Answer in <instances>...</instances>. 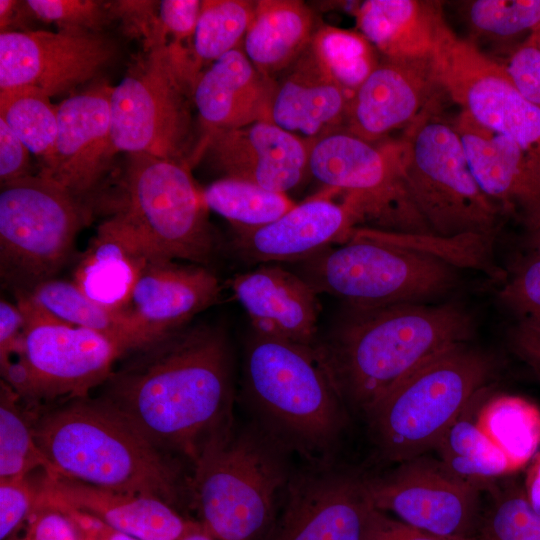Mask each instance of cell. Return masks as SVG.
I'll use <instances>...</instances> for the list:
<instances>
[{"mask_svg": "<svg viewBox=\"0 0 540 540\" xmlns=\"http://www.w3.org/2000/svg\"><path fill=\"white\" fill-rule=\"evenodd\" d=\"M126 356L99 399L162 452L194 460L233 422L230 354L220 329L183 327Z\"/></svg>", "mask_w": 540, "mask_h": 540, "instance_id": "obj_1", "label": "cell"}, {"mask_svg": "<svg viewBox=\"0 0 540 540\" xmlns=\"http://www.w3.org/2000/svg\"><path fill=\"white\" fill-rule=\"evenodd\" d=\"M477 323L462 303H402L351 308L318 348L345 405L367 415L430 357L471 342Z\"/></svg>", "mask_w": 540, "mask_h": 540, "instance_id": "obj_2", "label": "cell"}, {"mask_svg": "<svg viewBox=\"0 0 540 540\" xmlns=\"http://www.w3.org/2000/svg\"><path fill=\"white\" fill-rule=\"evenodd\" d=\"M33 431L57 475L170 505L180 495L177 467L100 399L77 398L44 415Z\"/></svg>", "mask_w": 540, "mask_h": 540, "instance_id": "obj_3", "label": "cell"}, {"mask_svg": "<svg viewBox=\"0 0 540 540\" xmlns=\"http://www.w3.org/2000/svg\"><path fill=\"white\" fill-rule=\"evenodd\" d=\"M286 449L267 431L237 430L233 422L211 436L189 482L202 528L218 540L264 536L292 476Z\"/></svg>", "mask_w": 540, "mask_h": 540, "instance_id": "obj_4", "label": "cell"}, {"mask_svg": "<svg viewBox=\"0 0 540 540\" xmlns=\"http://www.w3.org/2000/svg\"><path fill=\"white\" fill-rule=\"evenodd\" d=\"M500 368L494 353L471 342L454 344L423 362L365 416L381 456L400 463L434 449Z\"/></svg>", "mask_w": 540, "mask_h": 540, "instance_id": "obj_5", "label": "cell"}, {"mask_svg": "<svg viewBox=\"0 0 540 540\" xmlns=\"http://www.w3.org/2000/svg\"><path fill=\"white\" fill-rule=\"evenodd\" d=\"M245 377L266 431L286 448L322 454L333 447L345 404L317 347L255 333Z\"/></svg>", "mask_w": 540, "mask_h": 540, "instance_id": "obj_6", "label": "cell"}, {"mask_svg": "<svg viewBox=\"0 0 540 540\" xmlns=\"http://www.w3.org/2000/svg\"><path fill=\"white\" fill-rule=\"evenodd\" d=\"M304 278L351 308L435 303L460 284L459 269L391 241L385 230L356 227L348 239L307 259Z\"/></svg>", "mask_w": 540, "mask_h": 540, "instance_id": "obj_7", "label": "cell"}, {"mask_svg": "<svg viewBox=\"0 0 540 540\" xmlns=\"http://www.w3.org/2000/svg\"><path fill=\"white\" fill-rule=\"evenodd\" d=\"M114 214L152 258L208 263L216 248L202 190L187 163L128 154Z\"/></svg>", "mask_w": 540, "mask_h": 540, "instance_id": "obj_8", "label": "cell"}, {"mask_svg": "<svg viewBox=\"0 0 540 540\" xmlns=\"http://www.w3.org/2000/svg\"><path fill=\"white\" fill-rule=\"evenodd\" d=\"M197 76L181 44L145 52L112 89L111 134L116 153L148 154L189 164L190 100Z\"/></svg>", "mask_w": 540, "mask_h": 540, "instance_id": "obj_9", "label": "cell"}, {"mask_svg": "<svg viewBox=\"0 0 540 540\" xmlns=\"http://www.w3.org/2000/svg\"><path fill=\"white\" fill-rule=\"evenodd\" d=\"M437 111L429 108L401 137L411 197L433 234L496 236L504 214L477 183L454 124Z\"/></svg>", "mask_w": 540, "mask_h": 540, "instance_id": "obj_10", "label": "cell"}, {"mask_svg": "<svg viewBox=\"0 0 540 540\" xmlns=\"http://www.w3.org/2000/svg\"><path fill=\"white\" fill-rule=\"evenodd\" d=\"M308 172L343 195L356 227L403 233H432L409 192L404 143L368 142L345 129L310 143Z\"/></svg>", "mask_w": 540, "mask_h": 540, "instance_id": "obj_11", "label": "cell"}, {"mask_svg": "<svg viewBox=\"0 0 540 540\" xmlns=\"http://www.w3.org/2000/svg\"><path fill=\"white\" fill-rule=\"evenodd\" d=\"M85 221L80 200L40 174L1 185L0 272L16 295L55 278Z\"/></svg>", "mask_w": 540, "mask_h": 540, "instance_id": "obj_12", "label": "cell"}, {"mask_svg": "<svg viewBox=\"0 0 540 540\" xmlns=\"http://www.w3.org/2000/svg\"><path fill=\"white\" fill-rule=\"evenodd\" d=\"M443 92L474 122L540 157V109L524 99L501 63L446 26L432 54Z\"/></svg>", "mask_w": 540, "mask_h": 540, "instance_id": "obj_13", "label": "cell"}, {"mask_svg": "<svg viewBox=\"0 0 540 540\" xmlns=\"http://www.w3.org/2000/svg\"><path fill=\"white\" fill-rule=\"evenodd\" d=\"M365 485L378 510L437 536L476 540L486 488L455 475L440 460L421 455L365 478Z\"/></svg>", "mask_w": 540, "mask_h": 540, "instance_id": "obj_14", "label": "cell"}, {"mask_svg": "<svg viewBox=\"0 0 540 540\" xmlns=\"http://www.w3.org/2000/svg\"><path fill=\"white\" fill-rule=\"evenodd\" d=\"M279 516L264 540H365V478L323 462L292 474Z\"/></svg>", "mask_w": 540, "mask_h": 540, "instance_id": "obj_15", "label": "cell"}, {"mask_svg": "<svg viewBox=\"0 0 540 540\" xmlns=\"http://www.w3.org/2000/svg\"><path fill=\"white\" fill-rule=\"evenodd\" d=\"M116 53V44L101 32H3L0 89L29 86L58 95L92 79Z\"/></svg>", "mask_w": 540, "mask_h": 540, "instance_id": "obj_16", "label": "cell"}, {"mask_svg": "<svg viewBox=\"0 0 540 540\" xmlns=\"http://www.w3.org/2000/svg\"><path fill=\"white\" fill-rule=\"evenodd\" d=\"M17 351L29 370L33 401L85 398L90 389L107 380L116 360L126 356L110 338L63 322L25 329Z\"/></svg>", "mask_w": 540, "mask_h": 540, "instance_id": "obj_17", "label": "cell"}, {"mask_svg": "<svg viewBox=\"0 0 540 540\" xmlns=\"http://www.w3.org/2000/svg\"><path fill=\"white\" fill-rule=\"evenodd\" d=\"M113 87L94 85L58 105V131L48 165L38 174L80 200L91 193L116 151L111 134Z\"/></svg>", "mask_w": 540, "mask_h": 540, "instance_id": "obj_18", "label": "cell"}, {"mask_svg": "<svg viewBox=\"0 0 540 540\" xmlns=\"http://www.w3.org/2000/svg\"><path fill=\"white\" fill-rule=\"evenodd\" d=\"M442 93L432 56L384 58L355 92L344 129L368 142H379L394 130L407 129L438 105Z\"/></svg>", "mask_w": 540, "mask_h": 540, "instance_id": "obj_19", "label": "cell"}, {"mask_svg": "<svg viewBox=\"0 0 540 540\" xmlns=\"http://www.w3.org/2000/svg\"><path fill=\"white\" fill-rule=\"evenodd\" d=\"M201 153L223 177L287 193L308 173L310 143L270 120L206 133Z\"/></svg>", "mask_w": 540, "mask_h": 540, "instance_id": "obj_20", "label": "cell"}, {"mask_svg": "<svg viewBox=\"0 0 540 540\" xmlns=\"http://www.w3.org/2000/svg\"><path fill=\"white\" fill-rule=\"evenodd\" d=\"M454 127L483 192L525 231L540 223V157L461 111Z\"/></svg>", "mask_w": 540, "mask_h": 540, "instance_id": "obj_21", "label": "cell"}, {"mask_svg": "<svg viewBox=\"0 0 540 540\" xmlns=\"http://www.w3.org/2000/svg\"><path fill=\"white\" fill-rule=\"evenodd\" d=\"M336 194L326 188L265 226L234 232V248L245 261L289 262L345 242L356 224L343 202L332 199Z\"/></svg>", "mask_w": 540, "mask_h": 540, "instance_id": "obj_22", "label": "cell"}, {"mask_svg": "<svg viewBox=\"0 0 540 540\" xmlns=\"http://www.w3.org/2000/svg\"><path fill=\"white\" fill-rule=\"evenodd\" d=\"M68 506L141 540H181L200 524L182 518L160 498L95 487L44 474L38 507Z\"/></svg>", "mask_w": 540, "mask_h": 540, "instance_id": "obj_23", "label": "cell"}, {"mask_svg": "<svg viewBox=\"0 0 540 540\" xmlns=\"http://www.w3.org/2000/svg\"><path fill=\"white\" fill-rule=\"evenodd\" d=\"M231 288L256 334L314 346L317 292L302 277L277 265L237 274Z\"/></svg>", "mask_w": 540, "mask_h": 540, "instance_id": "obj_24", "label": "cell"}, {"mask_svg": "<svg viewBox=\"0 0 540 540\" xmlns=\"http://www.w3.org/2000/svg\"><path fill=\"white\" fill-rule=\"evenodd\" d=\"M220 294L217 277L203 265L156 258L143 268L128 310L152 333L163 336L185 327Z\"/></svg>", "mask_w": 540, "mask_h": 540, "instance_id": "obj_25", "label": "cell"}, {"mask_svg": "<svg viewBox=\"0 0 540 540\" xmlns=\"http://www.w3.org/2000/svg\"><path fill=\"white\" fill-rule=\"evenodd\" d=\"M276 79L262 74L242 47L229 51L201 71L192 100L205 134L269 120Z\"/></svg>", "mask_w": 540, "mask_h": 540, "instance_id": "obj_26", "label": "cell"}, {"mask_svg": "<svg viewBox=\"0 0 540 540\" xmlns=\"http://www.w3.org/2000/svg\"><path fill=\"white\" fill-rule=\"evenodd\" d=\"M352 98L308 47L276 79L269 120L311 143L344 129Z\"/></svg>", "mask_w": 540, "mask_h": 540, "instance_id": "obj_27", "label": "cell"}, {"mask_svg": "<svg viewBox=\"0 0 540 540\" xmlns=\"http://www.w3.org/2000/svg\"><path fill=\"white\" fill-rule=\"evenodd\" d=\"M151 259L128 226L112 215L81 255L72 281L93 301L128 310L136 282Z\"/></svg>", "mask_w": 540, "mask_h": 540, "instance_id": "obj_28", "label": "cell"}, {"mask_svg": "<svg viewBox=\"0 0 540 540\" xmlns=\"http://www.w3.org/2000/svg\"><path fill=\"white\" fill-rule=\"evenodd\" d=\"M355 15L359 32L388 59L430 58L447 26L436 1L367 0Z\"/></svg>", "mask_w": 540, "mask_h": 540, "instance_id": "obj_29", "label": "cell"}, {"mask_svg": "<svg viewBox=\"0 0 540 540\" xmlns=\"http://www.w3.org/2000/svg\"><path fill=\"white\" fill-rule=\"evenodd\" d=\"M316 29L303 1L258 0L241 47L262 74L276 79L308 49Z\"/></svg>", "mask_w": 540, "mask_h": 540, "instance_id": "obj_30", "label": "cell"}, {"mask_svg": "<svg viewBox=\"0 0 540 540\" xmlns=\"http://www.w3.org/2000/svg\"><path fill=\"white\" fill-rule=\"evenodd\" d=\"M28 294L57 320L110 338L126 355L161 337L146 328L131 311L110 309L93 301L73 281L52 278Z\"/></svg>", "mask_w": 540, "mask_h": 540, "instance_id": "obj_31", "label": "cell"}, {"mask_svg": "<svg viewBox=\"0 0 540 540\" xmlns=\"http://www.w3.org/2000/svg\"><path fill=\"white\" fill-rule=\"evenodd\" d=\"M479 397L448 427L434 450L452 473L487 488L515 472L504 453L477 424L474 407Z\"/></svg>", "mask_w": 540, "mask_h": 540, "instance_id": "obj_32", "label": "cell"}, {"mask_svg": "<svg viewBox=\"0 0 540 540\" xmlns=\"http://www.w3.org/2000/svg\"><path fill=\"white\" fill-rule=\"evenodd\" d=\"M482 432L504 453L514 472L528 465L540 446V409L516 395L499 394L477 409Z\"/></svg>", "mask_w": 540, "mask_h": 540, "instance_id": "obj_33", "label": "cell"}, {"mask_svg": "<svg viewBox=\"0 0 540 540\" xmlns=\"http://www.w3.org/2000/svg\"><path fill=\"white\" fill-rule=\"evenodd\" d=\"M202 196L208 210L225 218L234 232L265 226L296 205L286 193L227 177L205 187Z\"/></svg>", "mask_w": 540, "mask_h": 540, "instance_id": "obj_34", "label": "cell"}, {"mask_svg": "<svg viewBox=\"0 0 540 540\" xmlns=\"http://www.w3.org/2000/svg\"><path fill=\"white\" fill-rule=\"evenodd\" d=\"M0 118L38 157L40 170L51 160L58 131V106L29 86L0 89Z\"/></svg>", "mask_w": 540, "mask_h": 540, "instance_id": "obj_35", "label": "cell"}, {"mask_svg": "<svg viewBox=\"0 0 540 540\" xmlns=\"http://www.w3.org/2000/svg\"><path fill=\"white\" fill-rule=\"evenodd\" d=\"M309 47L352 97L380 62L376 48L360 32L330 25L317 27Z\"/></svg>", "mask_w": 540, "mask_h": 540, "instance_id": "obj_36", "label": "cell"}, {"mask_svg": "<svg viewBox=\"0 0 540 540\" xmlns=\"http://www.w3.org/2000/svg\"><path fill=\"white\" fill-rule=\"evenodd\" d=\"M255 1L204 0L193 35V62L198 74L205 63H213L241 47L254 15Z\"/></svg>", "mask_w": 540, "mask_h": 540, "instance_id": "obj_37", "label": "cell"}, {"mask_svg": "<svg viewBox=\"0 0 540 540\" xmlns=\"http://www.w3.org/2000/svg\"><path fill=\"white\" fill-rule=\"evenodd\" d=\"M19 395L3 380L0 390V480L29 476L41 469L47 476H57L38 447L33 425L18 407Z\"/></svg>", "mask_w": 540, "mask_h": 540, "instance_id": "obj_38", "label": "cell"}, {"mask_svg": "<svg viewBox=\"0 0 540 540\" xmlns=\"http://www.w3.org/2000/svg\"><path fill=\"white\" fill-rule=\"evenodd\" d=\"M502 478L485 490L489 501L476 540H540V515L529 504L524 486Z\"/></svg>", "mask_w": 540, "mask_h": 540, "instance_id": "obj_39", "label": "cell"}, {"mask_svg": "<svg viewBox=\"0 0 540 540\" xmlns=\"http://www.w3.org/2000/svg\"><path fill=\"white\" fill-rule=\"evenodd\" d=\"M466 14L477 34L517 46L540 27V0H475Z\"/></svg>", "mask_w": 540, "mask_h": 540, "instance_id": "obj_40", "label": "cell"}, {"mask_svg": "<svg viewBox=\"0 0 540 540\" xmlns=\"http://www.w3.org/2000/svg\"><path fill=\"white\" fill-rule=\"evenodd\" d=\"M498 297L517 321L540 327V257L525 251L506 269Z\"/></svg>", "mask_w": 540, "mask_h": 540, "instance_id": "obj_41", "label": "cell"}, {"mask_svg": "<svg viewBox=\"0 0 540 540\" xmlns=\"http://www.w3.org/2000/svg\"><path fill=\"white\" fill-rule=\"evenodd\" d=\"M34 18L59 30L101 32L112 19L109 3L95 0H27Z\"/></svg>", "mask_w": 540, "mask_h": 540, "instance_id": "obj_42", "label": "cell"}, {"mask_svg": "<svg viewBox=\"0 0 540 540\" xmlns=\"http://www.w3.org/2000/svg\"><path fill=\"white\" fill-rule=\"evenodd\" d=\"M29 476L0 480V539L7 540L38 508L41 483Z\"/></svg>", "mask_w": 540, "mask_h": 540, "instance_id": "obj_43", "label": "cell"}, {"mask_svg": "<svg viewBox=\"0 0 540 540\" xmlns=\"http://www.w3.org/2000/svg\"><path fill=\"white\" fill-rule=\"evenodd\" d=\"M112 18H119L125 32L143 43L145 52L167 44V34L159 17L157 1H114L109 3Z\"/></svg>", "mask_w": 540, "mask_h": 540, "instance_id": "obj_44", "label": "cell"}, {"mask_svg": "<svg viewBox=\"0 0 540 540\" xmlns=\"http://www.w3.org/2000/svg\"><path fill=\"white\" fill-rule=\"evenodd\" d=\"M501 65L521 96L540 109V48L532 37L511 48Z\"/></svg>", "mask_w": 540, "mask_h": 540, "instance_id": "obj_45", "label": "cell"}, {"mask_svg": "<svg viewBox=\"0 0 540 540\" xmlns=\"http://www.w3.org/2000/svg\"><path fill=\"white\" fill-rule=\"evenodd\" d=\"M23 533L8 540H79V532L70 518L56 507H38L26 520Z\"/></svg>", "mask_w": 540, "mask_h": 540, "instance_id": "obj_46", "label": "cell"}, {"mask_svg": "<svg viewBox=\"0 0 540 540\" xmlns=\"http://www.w3.org/2000/svg\"><path fill=\"white\" fill-rule=\"evenodd\" d=\"M199 0L159 1V17L166 34L172 35L175 43L193 37L201 12Z\"/></svg>", "mask_w": 540, "mask_h": 540, "instance_id": "obj_47", "label": "cell"}, {"mask_svg": "<svg viewBox=\"0 0 540 540\" xmlns=\"http://www.w3.org/2000/svg\"><path fill=\"white\" fill-rule=\"evenodd\" d=\"M30 150L0 118L1 185L30 175Z\"/></svg>", "mask_w": 540, "mask_h": 540, "instance_id": "obj_48", "label": "cell"}, {"mask_svg": "<svg viewBox=\"0 0 540 540\" xmlns=\"http://www.w3.org/2000/svg\"><path fill=\"white\" fill-rule=\"evenodd\" d=\"M365 540H461L437 536L401 520L389 517L374 506L370 512Z\"/></svg>", "mask_w": 540, "mask_h": 540, "instance_id": "obj_49", "label": "cell"}, {"mask_svg": "<svg viewBox=\"0 0 540 540\" xmlns=\"http://www.w3.org/2000/svg\"><path fill=\"white\" fill-rule=\"evenodd\" d=\"M508 337L513 353L540 380V327L516 320L509 330Z\"/></svg>", "mask_w": 540, "mask_h": 540, "instance_id": "obj_50", "label": "cell"}, {"mask_svg": "<svg viewBox=\"0 0 540 540\" xmlns=\"http://www.w3.org/2000/svg\"><path fill=\"white\" fill-rule=\"evenodd\" d=\"M24 332V318L16 304L0 301V360L19 343Z\"/></svg>", "mask_w": 540, "mask_h": 540, "instance_id": "obj_51", "label": "cell"}, {"mask_svg": "<svg viewBox=\"0 0 540 540\" xmlns=\"http://www.w3.org/2000/svg\"><path fill=\"white\" fill-rule=\"evenodd\" d=\"M50 506V505H49ZM64 512L74 523L79 533L99 539V540H141L128 534L117 531L96 517L83 511L57 505L53 506Z\"/></svg>", "mask_w": 540, "mask_h": 540, "instance_id": "obj_52", "label": "cell"}, {"mask_svg": "<svg viewBox=\"0 0 540 540\" xmlns=\"http://www.w3.org/2000/svg\"><path fill=\"white\" fill-rule=\"evenodd\" d=\"M33 17L25 1L0 0L1 33L19 31L26 19Z\"/></svg>", "mask_w": 540, "mask_h": 540, "instance_id": "obj_53", "label": "cell"}, {"mask_svg": "<svg viewBox=\"0 0 540 540\" xmlns=\"http://www.w3.org/2000/svg\"><path fill=\"white\" fill-rule=\"evenodd\" d=\"M523 486L529 504L540 515V452L528 463Z\"/></svg>", "mask_w": 540, "mask_h": 540, "instance_id": "obj_54", "label": "cell"}, {"mask_svg": "<svg viewBox=\"0 0 540 540\" xmlns=\"http://www.w3.org/2000/svg\"><path fill=\"white\" fill-rule=\"evenodd\" d=\"M525 237V251L540 257V223L527 230Z\"/></svg>", "mask_w": 540, "mask_h": 540, "instance_id": "obj_55", "label": "cell"}, {"mask_svg": "<svg viewBox=\"0 0 540 540\" xmlns=\"http://www.w3.org/2000/svg\"><path fill=\"white\" fill-rule=\"evenodd\" d=\"M181 540H218L207 533L201 526V524L188 534H186Z\"/></svg>", "mask_w": 540, "mask_h": 540, "instance_id": "obj_56", "label": "cell"}, {"mask_svg": "<svg viewBox=\"0 0 540 540\" xmlns=\"http://www.w3.org/2000/svg\"><path fill=\"white\" fill-rule=\"evenodd\" d=\"M537 46L540 48V27L531 36Z\"/></svg>", "mask_w": 540, "mask_h": 540, "instance_id": "obj_57", "label": "cell"}, {"mask_svg": "<svg viewBox=\"0 0 540 540\" xmlns=\"http://www.w3.org/2000/svg\"><path fill=\"white\" fill-rule=\"evenodd\" d=\"M79 540H99V539L79 533Z\"/></svg>", "mask_w": 540, "mask_h": 540, "instance_id": "obj_58", "label": "cell"}]
</instances>
